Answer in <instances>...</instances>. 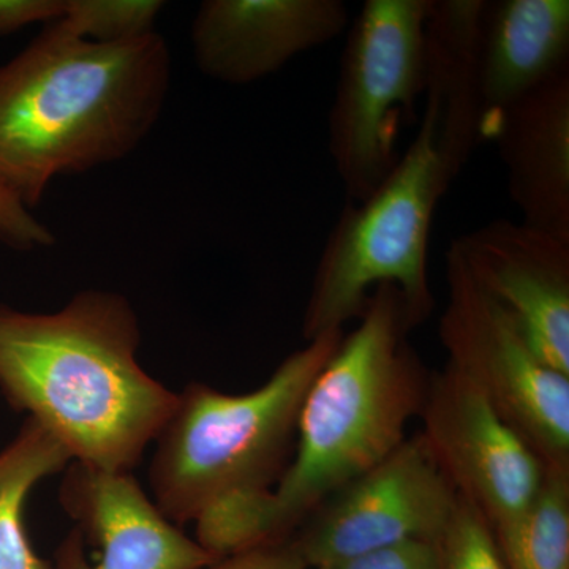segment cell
<instances>
[{
  "label": "cell",
  "mask_w": 569,
  "mask_h": 569,
  "mask_svg": "<svg viewBox=\"0 0 569 569\" xmlns=\"http://www.w3.org/2000/svg\"><path fill=\"white\" fill-rule=\"evenodd\" d=\"M171 78L160 33L102 44L50 22L0 66V183L32 209L59 176L126 159L159 122Z\"/></svg>",
  "instance_id": "1"
},
{
  "label": "cell",
  "mask_w": 569,
  "mask_h": 569,
  "mask_svg": "<svg viewBox=\"0 0 569 569\" xmlns=\"http://www.w3.org/2000/svg\"><path fill=\"white\" fill-rule=\"evenodd\" d=\"M140 343L137 312L114 291H81L51 313L0 305V391L73 462L132 471L178 402L142 369Z\"/></svg>",
  "instance_id": "2"
},
{
  "label": "cell",
  "mask_w": 569,
  "mask_h": 569,
  "mask_svg": "<svg viewBox=\"0 0 569 569\" xmlns=\"http://www.w3.org/2000/svg\"><path fill=\"white\" fill-rule=\"evenodd\" d=\"M417 328L399 288L378 284L307 391L293 458L254 511L257 546L288 541L326 498L407 440L430 378L408 342Z\"/></svg>",
  "instance_id": "3"
},
{
  "label": "cell",
  "mask_w": 569,
  "mask_h": 569,
  "mask_svg": "<svg viewBox=\"0 0 569 569\" xmlns=\"http://www.w3.org/2000/svg\"><path fill=\"white\" fill-rule=\"evenodd\" d=\"M346 331L326 332L283 359L260 388L224 395L190 383L157 436L149 466L153 503L176 526L276 488L293 458L310 385Z\"/></svg>",
  "instance_id": "4"
},
{
  "label": "cell",
  "mask_w": 569,
  "mask_h": 569,
  "mask_svg": "<svg viewBox=\"0 0 569 569\" xmlns=\"http://www.w3.org/2000/svg\"><path fill=\"white\" fill-rule=\"evenodd\" d=\"M456 178L422 116L391 174L365 201H348L329 233L307 299V342L359 320L378 284L399 288L415 325L432 316L430 227Z\"/></svg>",
  "instance_id": "5"
},
{
  "label": "cell",
  "mask_w": 569,
  "mask_h": 569,
  "mask_svg": "<svg viewBox=\"0 0 569 569\" xmlns=\"http://www.w3.org/2000/svg\"><path fill=\"white\" fill-rule=\"evenodd\" d=\"M433 0H367L351 26L328 119V148L350 203L395 170L400 129L426 88V24Z\"/></svg>",
  "instance_id": "6"
},
{
  "label": "cell",
  "mask_w": 569,
  "mask_h": 569,
  "mask_svg": "<svg viewBox=\"0 0 569 569\" xmlns=\"http://www.w3.org/2000/svg\"><path fill=\"white\" fill-rule=\"evenodd\" d=\"M448 299L438 325L447 365L496 407L546 467H569V377L542 361L518 318L447 252Z\"/></svg>",
  "instance_id": "7"
},
{
  "label": "cell",
  "mask_w": 569,
  "mask_h": 569,
  "mask_svg": "<svg viewBox=\"0 0 569 569\" xmlns=\"http://www.w3.org/2000/svg\"><path fill=\"white\" fill-rule=\"evenodd\" d=\"M459 496L421 432L318 505L291 541L307 569H321L399 542L437 541Z\"/></svg>",
  "instance_id": "8"
},
{
  "label": "cell",
  "mask_w": 569,
  "mask_h": 569,
  "mask_svg": "<svg viewBox=\"0 0 569 569\" xmlns=\"http://www.w3.org/2000/svg\"><path fill=\"white\" fill-rule=\"evenodd\" d=\"M419 418L438 467L493 531L531 507L545 481V462L458 370L447 365L430 372Z\"/></svg>",
  "instance_id": "9"
},
{
  "label": "cell",
  "mask_w": 569,
  "mask_h": 569,
  "mask_svg": "<svg viewBox=\"0 0 569 569\" xmlns=\"http://www.w3.org/2000/svg\"><path fill=\"white\" fill-rule=\"evenodd\" d=\"M59 501L74 527L52 569H208L209 550L171 522L132 471H104L71 462Z\"/></svg>",
  "instance_id": "10"
},
{
  "label": "cell",
  "mask_w": 569,
  "mask_h": 569,
  "mask_svg": "<svg viewBox=\"0 0 569 569\" xmlns=\"http://www.w3.org/2000/svg\"><path fill=\"white\" fill-rule=\"evenodd\" d=\"M451 247L475 282L518 318L542 361L569 377V242L497 219Z\"/></svg>",
  "instance_id": "11"
},
{
  "label": "cell",
  "mask_w": 569,
  "mask_h": 569,
  "mask_svg": "<svg viewBox=\"0 0 569 569\" xmlns=\"http://www.w3.org/2000/svg\"><path fill=\"white\" fill-rule=\"evenodd\" d=\"M342 0H206L192 22L194 63L223 84L263 80L346 31Z\"/></svg>",
  "instance_id": "12"
},
{
  "label": "cell",
  "mask_w": 569,
  "mask_h": 569,
  "mask_svg": "<svg viewBox=\"0 0 569 569\" xmlns=\"http://www.w3.org/2000/svg\"><path fill=\"white\" fill-rule=\"evenodd\" d=\"M489 140L520 222L569 242V71L509 107Z\"/></svg>",
  "instance_id": "13"
},
{
  "label": "cell",
  "mask_w": 569,
  "mask_h": 569,
  "mask_svg": "<svg viewBox=\"0 0 569 569\" xmlns=\"http://www.w3.org/2000/svg\"><path fill=\"white\" fill-rule=\"evenodd\" d=\"M567 71L568 0H486L478 33L482 140L509 107Z\"/></svg>",
  "instance_id": "14"
},
{
  "label": "cell",
  "mask_w": 569,
  "mask_h": 569,
  "mask_svg": "<svg viewBox=\"0 0 569 569\" xmlns=\"http://www.w3.org/2000/svg\"><path fill=\"white\" fill-rule=\"evenodd\" d=\"M486 0H433L426 24L425 116L456 176L482 140L478 33Z\"/></svg>",
  "instance_id": "15"
},
{
  "label": "cell",
  "mask_w": 569,
  "mask_h": 569,
  "mask_svg": "<svg viewBox=\"0 0 569 569\" xmlns=\"http://www.w3.org/2000/svg\"><path fill=\"white\" fill-rule=\"evenodd\" d=\"M71 460L50 430L26 418L17 437L0 451V569H52L33 549L24 523L29 493Z\"/></svg>",
  "instance_id": "16"
},
{
  "label": "cell",
  "mask_w": 569,
  "mask_h": 569,
  "mask_svg": "<svg viewBox=\"0 0 569 569\" xmlns=\"http://www.w3.org/2000/svg\"><path fill=\"white\" fill-rule=\"evenodd\" d=\"M493 535L508 569H569V467H546L531 507Z\"/></svg>",
  "instance_id": "17"
},
{
  "label": "cell",
  "mask_w": 569,
  "mask_h": 569,
  "mask_svg": "<svg viewBox=\"0 0 569 569\" xmlns=\"http://www.w3.org/2000/svg\"><path fill=\"white\" fill-rule=\"evenodd\" d=\"M162 0H66L61 21L81 39L122 44L156 33Z\"/></svg>",
  "instance_id": "18"
},
{
  "label": "cell",
  "mask_w": 569,
  "mask_h": 569,
  "mask_svg": "<svg viewBox=\"0 0 569 569\" xmlns=\"http://www.w3.org/2000/svg\"><path fill=\"white\" fill-rule=\"evenodd\" d=\"M437 546L441 569H508L492 527L460 497Z\"/></svg>",
  "instance_id": "19"
},
{
  "label": "cell",
  "mask_w": 569,
  "mask_h": 569,
  "mask_svg": "<svg viewBox=\"0 0 569 569\" xmlns=\"http://www.w3.org/2000/svg\"><path fill=\"white\" fill-rule=\"evenodd\" d=\"M0 241L17 250L51 247L56 242L50 228L3 183H0Z\"/></svg>",
  "instance_id": "20"
},
{
  "label": "cell",
  "mask_w": 569,
  "mask_h": 569,
  "mask_svg": "<svg viewBox=\"0 0 569 569\" xmlns=\"http://www.w3.org/2000/svg\"><path fill=\"white\" fill-rule=\"evenodd\" d=\"M321 569H441L437 541L415 539Z\"/></svg>",
  "instance_id": "21"
},
{
  "label": "cell",
  "mask_w": 569,
  "mask_h": 569,
  "mask_svg": "<svg viewBox=\"0 0 569 569\" xmlns=\"http://www.w3.org/2000/svg\"><path fill=\"white\" fill-rule=\"evenodd\" d=\"M208 569H307L293 541L276 542L224 557Z\"/></svg>",
  "instance_id": "22"
},
{
  "label": "cell",
  "mask_w": 569,
  "mask_h": 569,
  "mask_svg": "<svg viewBox=\"0 0 569 569\" xmlns=\"http://www.w3.org/2000/svg\"><path fill=\"white\" fill-rule=\"evenodd\" d=\"M66 0H0V37L39 24L61 20Z\"/></svg>",
  "instance_id": "23"
}]
</instances>
